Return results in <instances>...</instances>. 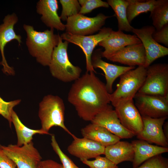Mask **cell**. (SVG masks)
Segmentation results:
<instances>
[{
  "mask_svg": "<svg viewBox=\"0 0 168 168\" xmlns=\"http://www.w3.org/2000/svg\"><path fill=\"white\" fill-rule=\"evenodd\" d=\"M68 99L81 118L91 122L110 102V94L105 84L94 72H86L74 81Z\"/></svg>",
  "mask_w": 168,
  "mask_h": 168,
  "instance_id": "obj_1",
  "label": "cell"
},
{
  "mask_svg": "<svg viewBox=\"0 0 168 168\" xmlns=\"http://www.w3.org/2000/svg\"><path fill=\"white\" fill-rule=\"evenodd\" d=\"M23 27L26 33V44L29 53L40 64L48 66L60 35L55 34L53 29L41 32L30 25L25 24Z\"/></svg>",
  "mask_w": 168,
  "mask_h": 168,
  "instance_id": "obj_2",
  "label": "cell"
},
{
  "mask_svg": "<svg viewBox=\"0 0 168 168\" xmlns=\"http://www.w3.org/2000/svg\"><path fill=\"white\" fill-rule=\"evenodd\" d=\"M65 105L59 96L52 95L44 96L40 103L38 116L40 120L41 129L48 133L54 126H58L72 137L74 135L64 124Z\"/></svg>",
  "mask_w": 168,
  "mask_h": 168,
  "instance_id": "obj_3",
  "label": "cell"
},
{
  "mask_svg": "<svg viewBox=\"0 0 168 168\" xmlns=\"http://www.w3.org/2000/svg\"><path fill=\"white\" fill-rule=\"evenodd\" d=\"M69 42L63 41L60 36L58 45L54 48L49 66L52 75L65 82L75 81L80 76L82 70L72 64L68 54Z\"/></svg>",
  "mask_w": 168,
  "mask_h": 168,
  "instance_id": "obj_4",
  "label": "cell"
},
{
  "mask_svg": "<svg viewBox=\"0 0 168 168\" xmlns=\"http://www.w3.org/2000/svg\"><path fill=\"white\" fill-rule=\"evenodd\" d=\"M146 71L144 66H138L119 77L116 90L110 94V102L113 106L120 101L133 100L143 84Z\"/></svg>",
  "mask_w": 168,
  "mask_h": 168,
  "instance_id": "obj_5",
  "label": "cell"
},
{
  "mask_svg": "<svg viewBox=\"0 0 168 168\" xmlns=\"http://www.w3.org/2000/svg\"><path fill=\"white\" fill-rule=\"evenodd\" d=\"M144 82L138 93L145 95L168 96V64L157 63L146 68Z\"/></svg>",
  "mask_w": 168,
  "mask_h": 168,
  "instance_id": "obj_6",
  "label": "cell"
},
{
  "mask_svg": "<svg viewBox=\"0 0 168 168\" xmlns=\"http://www.w3.org/2000/svg\"><path fill=\"white\" fill-rule=\"evenodd\" d=\"M112 28L104 27L96 34L86 36L73 35L68 32L60 35L62 40L75 44L81 48L86 57V72H96L91 64V57L95 47L102 40L108 37Z\"/></svg>",
  "mask_w": 168,
  "mask_h": 168,
  "instance_id": "obj_7",
  "label": "cell"
},
{
  "mask_svg": "<svg viewBox=\"0 0 168 168\" xmlns=\"http://www.w3.org/2000/svg\"><path fill=\"white\" fill-rule=\"evenodd\" d=\"M0 147L15 163L17 168H37L42 160L32 141L21 146L16 144L5 146L0 144Z\"/></svg>",
  "mask_w": 168,
  "mask_h": 168,
  "instance_id": "obj_8",
  "label": "cell"
},
{
  "mask_svg": "<svg viewBox=\"0 0 168 168\" xmlns=\"http://www.w3.org/2000/svg\"><path fill=\"white\" fill-rule=\"evenodd\" d=\"M110 17L102 13L92 17L78 13L68 17L66 32L82 36L92 35L100 30L106 20Z\"/></svg>",
  "mask_w": 168,
  "mask_h": 168,
  "instance_id": "obj_9",
  "label": "cell"
},
{
  "mask_svg": "<svg viewBox=\"0 0 168 168\" xmlns=\"http://www.w3.org/2000/svg\"><path fill=\"white\" fill-rule=\"evenodd\" d=\"M133 99L142 117L152 118L168 117V96L151 95L137 93Z\"/></svg>",
  "mask_w": 168,
  "mask_h": 168,
  "instance_id": "obj_10",
  "label": "cell"
},
{
  "mask_svg": "<svg viewBox=\"0 0 168 168\" xmlns=\"http://www.w3.org/2000/svg\"><path fill=\"white\" fill-rule=\"evenodd\" d=\"M155 30L152 26H144L139 29L133 28L132 30V32L140 39L144 48L146 68L156 59L168 54V48L157 43L153 39L152 34Z\"/></svg>",
  "mask_w": 168,
  "mask_h": 168,
  "instance_id": "obj_11",
  "label": "cell"
},
{
  "mask_svg": "<svg viewBox=\"0 0 168 168\" xmlns=\"http://www.w3.org/2000/svg\"><path fill=\"white\" fill-rule=\"evenodd\" d=\"M122 125L137 135L142 130V118L134 103L133 99L120 101L114 107Z\"/></svg>",
  "mask_w": 168,
  "mask_h": 168,
  "instance_id": "obj_12",
  "label": "cell"
},
{
  "mask_svg": "<svg viewBox=\"0 0 168 168\" xmlns=\"http://www.w3.org/2000/svg\"><path fill=\"white\" fill-rule=\"evenodd\" d=\"M18 21V17L14 13L5 16L3 23L0 25V51L2 57L0 64L3 66L2 71L5 74L14 75L13 68L8 64L5 57L4 47L6 44L13 40H16L19 45L21 43V37L17 35L14 30V26Z\"/></svg>",
  "mask_w": 168,
  "mask_h": 168,
  "instance_id": "obj_13",
  "label": "cell"
},
{
  "mask_svg": "<svg viewBox=\"0 0 168 168\" xmlns=\"http://www.w3.org/2000/svg\"><path fill=\"white\" fill-rule=\"evenodd\" d=\"M167 118H152L142 117L143 127L136 135L137 138L149 143H154L159 146L167 147L168 139L163 129V124Z\"/></svg>",
  "mask_w": 168,
  "mask_h": 168,
  "instance_id": "obj_14",
  "label": "cell"
},
{
  "mask_svg": "<svg viewBox=\"0 0 168 168\" xmlns=\"http://www.w3.org/2000/svg\"><path fill=\"white\" fill-rule=\"evenodd\" d=\"M91 122L105 128L120 139L131 138L135 136L122 125L115 110L109 105L96 115Z\"/></svg>",
  "mask_w": 168,
  "mask_h": 168,
  "instance_id": "obj_15",
  "label": "cell"
},
{
  "mask_svg": "<svg viewBox=\"0 0 168 168\" xmlns=\"http://www.w3.org/2000/svg\"><path fill=\"white\" fill-rule=\"evenodd\" d=\"M73 140L67 150L71 155L81 161L96 157L104 154L105 147L91 140L83 138H78L74 135Z\"/></svg>",
  "mask_w": 168,
  "mask_h": 168,
  "instance_id": "obj_16",
  "label": "cell"
},
{
  "mask_svg": "<svg viewBox=\"0 0 168 168\" xmlns=\"http://www.w3.org/2000/svg\"><path fill=\"white\" fill-rule=\"evenodd\" d=\"M101 49L96 50L91 57V64L94 68H99L104 72L107 90L110 94L112 92L113 85L115 80L127 71L135 68V66H123L106 62L102 59Z\"/></svg>",
  "mask_w": 168,
  "mask_h": 168,
  "instance_id": "obj_17",
  "label": "cell"
},
{
  "mask_svg": "<svg viewBox=\"0 0 168 168\" xmlns=\"http://www.w3.org/2000/svg\"><path fill=\"white\" fill-rule=\"evenodd\" d=\"M141 43L140 39L135 35L126 34L119 30H112L109 35L100 41L98 45L104 48V50L101 53L102 57L107 59L115 52L128 45Z\"/></svg>",
  "mask_w": 168,
  "mask_h": 168,
  "instance_id": "obj_18",
  "label": "cell"
},
{
  "mask_svg": "<svg viewBox=\"0 0 168 168\" xmlns=\"http://www.w3.org/2000/svg\"><path fill=\"white\" fill-rule=\"evenodd\" d=\"M128 66H145L146 55L142 43L128 45L117 51L108 59Z\"/></svg>",
  "mask_w": 168,
  "mask_h": 168,
  "instance_id": "obj_19",
  "label": "cell"
},
{
  "mask_svg": "<svg viewBox=\"0 0 168 168\" xmlns=\"http://www.w3.org/2000/svg\"><path fill=\"white\" fill-rule=\"evenodd\" d=\"M58 8L57 0H40L36 5L37 12L41 15V20L47 27L63 31L66 29L65 25L58 15Z\"/></svg>",
  "mask_w": 168,
  "mask_h": 168,
  "instance_id": "obj_20",
  "label": "cell"
},
{
  "mask_svg": "<svg viewBox=\"0 0 168 168\" xmlns=\"http://www.w3.org/2000/svg\"><path fill=\"white\" fill-rule=\"evenodd\" d=\"M134 151L133 168H137L147 160L158 155L168 152L166 147L150 144L142 140H135L131 143Z\"/></svg>",
  "mask_w": 168,
  "mask_h": 168,
  "instance_id": "obj_21",
  "label": "cell"
},
{
  "mask_svg": "<svg viewBox=\"0 0 168 168\" xmlns=\"http://www.w3.org/2000/svg\"><path fill=\"white\" fill-rule=\"evenodd\" d=\"M104 154L107 159L117 165L124 161L133 162L134 151L131 143L119 141L105 147Z\"/></svg>",
  "mask_w": 168,
  "mask_h": 168,
  "instance_id": "obj_22",
  "label": "cell"
},
{
  "mask_svg": "<svg viewBox=\"0 0 168 168\" xmlns=\"http://www.w3.org/2000/svg\"><path fill=\"white\" fill-rule=\"evenodd\" d=\"M81 133L83 138L95 141L105 147L114 144L120 139L105 128L91 123L82 128Z\"/></svg>",
  "mask_w": 168,
  "mask_h": 168,
  "instance_id": "obj_23",
  "label": "cell"
},
{
  "mask_svg": "<svg viewBox=\"0 0 168 168\" xmlns=\"http://www.w3.org/2000/svg\"><path fill=\"white\" fill-rule=\"evenodd\" d=\"M12 122L13 124L17 136L16 145L21 146L32 141L33 137L36 134H48L42 129H33L25 126L20 119L17 114L13 110L11 115Z\"/></svg>",
  "mask_w": 168,
  "mask_h": 168,
  "instance_id": "obj_24",
  "label": "cell"
},
{
  "mask_svg": "<svg viewBox=\"0 0 168 168\" xmlns=\"http://www.w3.org/2000/svg\"><path fill=\"white\" fill-rule=\"evenodd\" d=\"M107 2L115 12L118 21V30L132 32L134 28L129 23L127 18V0H108Z\"/></svg>",
  "mask_w": 168,
  "mask_h": 168,
  "instance_id": "obj_25",
  "label": "cell"
},
{
  "mask_svg": "<svg viewBox=\"0 0 168 168\" xmlns=\"http://www.w3.org/2000/svg\"><path fill=\"white\" fill-rule=\"evenodd\" d=\"M127 18L130 24L133 20L139 14L152 10L157 0H127Z\"/></svg>",
  "mask_w": 168,
  "mask_h": 168,
  "instance_id": "obj_26",
  "label": "cell"
},
{
  "mask_svg": "<svg viewBox=\"0 0 168 168\" xmlns=\"http://www.w3.org/2000/svg\"><path fill=\"white\" fill-rule=\"evenodd\" d=\"M150 17L153 26L156 30L168 24V0H157L151 11Z\"/></svg>",
  "mask_w": 168,
  "mask_h": 168,
  "instance_id": "obj_27",
  "label": "cell"
},
{
  "mask_svg": "<svg viewBox=\"0 0 168 168\" xmlns=\"http://www.w3.org/2000/svg\"><path fill=\"white\" fill-rule=\"evenodd\" d=\"M62 7L60 16L61 20L66 21L68 17L79 13L81 6L77 0H59Z\"/></svg>",
  "mask_w": 168,
  "mask_h": 168,
  "instance_id": "obj_28",
  "label": "cell"
},
{
  "mask_svg": "<svg viewBox=\"0 0 168 168\" xmlns=\"http://www.w3.org/2000/svg\"><path fill=\"white\" fill-rule=\"evenodd\" d=\"M51 144L53 150L58 156L63 168H80L61 150L54 134L51 135Z\"/></svg>",
  "mask_w": 168,
  "mask_h": 168,
  "instance_id": "obj_29",
  "label": "cell"
},
{
  "mask_svg": "<svg viewBox=\"0 0 168 168\" xmlns=\"http://www.w3.org/2000/svg\"><path fill=\"white\" fill-rule=\"evenodd\" d=\"M81 9L79 14L83 15L91 12L100 7L108 8L109 6L107 2L101 0H79Z\"/></svg>",
  "mask_w": 168,
  "mask_h": 168,
  "instance_id": "obj_30",
  "label": "cell"
},
{
  "mask_svg": "<svg viewBox=\"0 0 168 168\" xmlns=\"http://www.w3.org/2000/svg\"><path fill=\"white\" fill-rule=\"evenodd\" d=\"M21 100L17 99L7 102L0 97V115H2L8 122L10 126L12 125V112L13 108L19 104Z\"/></svg>",
  "mask_w": 168,
  "mask_h": 168,
  "instance_id": "obj_31",
  "label": "cell"
},
{
  "mask_svg": "<svg viewBox=\"0 0 168 168\" xmlns=\"http://www.w3.org/2000/svg\"><path fill=\"white\" fill-rule=\"evenodd\" d=\"M81 161L90 168H118L117 165L106 157L100 156L96 157L93 160H84Z\"/></svg>",
  "mask_w": 168,
  "mask_h": 168,
  "instance_id": "obj_32",
  "label": "cell"
},
{
  "mask_svg": "<svg viewBox=\"0 0 168 168\" xmlns=\"http://www.w3.org/2000/svg\"><path fill=\"white\" fill-rule=\"evenodd\" d=\"M143 163L137 168H168V159L161 154L155 156Z\"/></svg>",
  "mask_w": 168,
  "mask_h": 168,
  "instance_id": "obj_33",
  "label": "cell"
},
{
  "mask_svg": "<svg viewBox=\"0 0 168 168\" xmlns=\"http://www.w3.org/2000/svg\"><path fill=\"white\" fill-rule=\"evenodd\" d=\"M154 40L158 43L164 44L168 46V24H166L159 30H155L152 34Z\"/></svg>",
  "mask_w": 168,
  "mask_h": 168,
  "instance_id": "obj_34",
  "label": "cell"
},
{
  "mask_svg": "<svg viewBox=\"0 0 168 168\" xmlns=\"http://www.w3.org/2000/svg\"><path fill=\"white\" fill-rule=\"evenodd\" d=\"M15 163L0 147V168H16Z\"/></svg>",
  "mask_w": 168,
  "mask_h": 168,
  "instance_id": "obj_35",
  "label": "cell"
},
{
  "mask_svg": "<svg viewBox=\"0 0 168 168\" xmlns=\"http://www.w3.org/2000/svg\"><path fill=\"white\" fill-rule=\"evenodd\" d=\"M37 168H63L62 165L50 159L41 160Z\"/></svg>",
  "mask_w": 168,
  "mask_h": 168,
  "instance_id": "obj_36",
  "label": "cell"
}]
</instances>
